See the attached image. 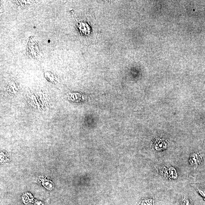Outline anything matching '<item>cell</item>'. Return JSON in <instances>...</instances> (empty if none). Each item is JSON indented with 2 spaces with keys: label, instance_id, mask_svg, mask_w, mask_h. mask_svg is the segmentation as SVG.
Masks as SVG:
<instances>
[{
  "label": "cell",
  "instance_id": "1",
  "mask_svg": "<svg viewBox=\"0 0 205 205\" xmlns=\"http://www.w3.org/2000/svg\"><path fill=\"white\" fill-rule=\"evenodd\" d=\"M159 172L167 179H176L178 177L177 171L174 167L170 166H162L158 169Z\"/></svg>",
  "mask_w": 205,
  "mask_h": 205
},
{
  "label": "cell",
  "instance_id": "2",
  "mask_svg": "<svg viewBox=\"0 0 205 205\" xmlns=\"http://www.w3.org/2000/svg\"><path fill=\"white\" fill-rule=\"evenodd\" d=\"M202 161V157L201 154L192 153L189 159V162L191 167L194 169L197 168Z\"/></svg>",
  "mask_w": 205,
  "mask_h": 205
},
{
  "label": "cell",
  "instance_id": "3",
  "mask_svg": "<svg viewBox=\"0 0 205 205\" xmlns=\"http://www.w3.org/2000/svg\"><path fill=\"white\" fill-rule=\"evenodd\" d=\"M181 203L182 205H192L188 197L185 194H182L181 195Z\"/></svg>",
  "mask_w": 205,
  "mask_h": 205
},
{
  "label": "cell",
  "instance_id": "4",
  "mask_svg": "<svg viewBox=\"0 0 205 205\" xmlns=\"http://www.w3.org/2000/svg\"><path fill=\"white\" fill-rule=\"evenodd\" d=\"M154 201L152 198H149L141 201L139 205H154Z\"/></svg>",
  "mask_w": 205,
  "mask_h": 205
},
{
  "label": "cell",
  "instance_id": "5",
  "mask_svg": "<svg viewBox=\"0 0 205 205\" xmlns=\"http://www.w3.org/2000/svg\"><path fill=\"white\" fill-rule=\"evenodd\" d=\"M197 191L205 200V190L201 189H197Z\"/></svg>",
  "mask_w": 205,
  "mask_h": 205
}]
</instances>
